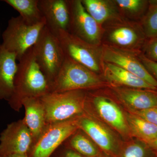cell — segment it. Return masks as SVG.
<instances>
[{"label": "cell", "mask_w": 157, "mask_h": 157, "mask_svg": "<svg viewBox=\"0 0 157 157\" xmlns=\"http://www.w3.org/2000/svg\"><path fill=\"white\" fill-rule=\"evenodd\" d=\"M33 47L24 54L17 64L14 91L8 101L10 107L16 111H19L22 107L24 99L41 98L50 92L49 83L37 63Z\"/></svg>", "instance_id": "obj_1"}, {"label": "cell", "mask_w": 157, "mask_h": 157, "mask_svg": "<svg viewBox=\"0 0 157 157\" xmlns=\"http://www.w3.org/2000/svg\"><path fill=\"white\" fill-rule=\"evenodd\" d=\"M85 94L83 90L49 93L40 98L45 115L46 125L64 121L84 112Z\"/></svg>", "instance_id": "obj_2"}, {"label": "cell", "mask_w": 157, "mask_h": 157, "mask_svg": "<svg viewBox=\"0 0 157 157\" xmlns=\"http://www.w3.org/2000/svg\"><path fill=\"white\" fill-rule=\"evenodd\" d=\"M33 48L37 63L50 85L64 61L65 54L60 43L45 25Z\"/></svg>", "instance_id": "obj_3"}, {"label": "cell", "mask_w": 157, "mask_h": 157, "mask_svg": "<svg viewBox=\"0 0 157 157\" xmlns=\"http://www.w3.org/2000/svg\"><path fill=\"white\" fill-rule=\"evenodd\" d=\"M101 82L94 72L65 55L61 68L49 85V93L83 90L98 86Z\"/></svg>", "instance_id": "obj_4"}, {"label": "cell", "mask_w": 157, "mask_h": 157, "mask_svg": "<svg viewBox=\"0 0 157 157\" xmlns=\"http://www.w3.org/2000/svg\"><path fill=\"white\" fill-rule=\"evenodd\" d=\"M45 25V20L37 24L30 25L20 15L12 17L2 34V45L6 50L14 53L18 61L35 45Z\"/></svg>", "instance_id": "obj_5"}, {"label": "cell", "mask_w": 157, "mask_h": 157, "mask_svg": "<svg viewBox=\"0 0 157 157\" xmlns=\"http://www.w3.org/2000/svg\"><path fill=\"white\" fill-rule=\"evenodd\" d=\"M76 117L46 125L31 147L27 154L28 157H51L65 140L78 129Z\"/></svg>", "instance_id": "obj_6"}, {"label": "cell", "mask_w": 157, "mask_h": 157, "mask_svg": "<svg viewBox=\"0 0 157 157\" xmlns=\"http://www.w3.org/2000/svg\"><path fill=\"white\" fill-rule=\"evenodd\" d=\"M29 129L23 119L9 124L0 135V155L27 154L33 144Z\"/></svg>", "instance_id": "obj_7"}, {"label": "cell", "mask_w": 157, "mask_h": 157, "mask_svg": "<svg viewBox=\"0 0 157 157\" xmlns=\"http://www.w3.org/2000/svg\"><path fill=\"white\" fill-rule=\"evenodd\" d=\"M67 2L70 14L69 26L72 25L78 38L85 42H98L100 35L98 23L86 10L82 1Z\"/></svg>", "instance_id": "obj_8"}, {"label": "cell", "mask_w": 157, "mask_h": 157, "mask_svg": "<svg viewBox=\"0 0 157 157\" xmlns=\"http://www.w3.org/2000/svg\"><path fill=\"white\" fill-rule=\"evenodd\" d=\"M66 56L92 72H98L99 66L91 50L67 31L60 30L55 33Z\"/></svg>", "instance_id": "obj_9"}, {"label": "cell", "mask_w": 157, "mask_h": 157, "mask_svg": "<svg viewBox=\"0 0 157 157\" xmlns=\"http://www.w3.org/2000/svg\"><path fill=\"white\" fill-rule=\"evenodd\" d=\"M39 7L46 21V26L54 34L67 31L70 14L67 1L39 0Z\"/></svg>", "instance_id": "obj_10"}, {"label": "cell", "mask_w": 157, "mask_h": 157, "mask_svg": "<svg viewBox=\"0 0 157 157\" xmlns=\"http://www.w3.org/2000/svg\"><path fill=\"white\" fill-rule=\"evenodd\" d=\"M103 57L107 63L123 68L157 88L156 79L149 73L141 62L130 55L119 50L107 48L104 50Z\"/></svg>", "instance_id": "obj_11"}, {"label": "cell", "mask_w": 157, "mask_h": 157, "mask_svg": "<svg viewBox=\"0 0 157 157\" xmlns=\"http://www.w3.org/2000/svg\"><path fill=\"white\" fill-rule=\"evenodd\" d=\"M76 123L78 129L83 131L102 149L107 151L113 150L115 139L104 126L84 113L76 117Z\"/></svg>", "instance_id": "obj_12"}, {"label": "cell", "mask_w": 157, "mask_h": 157, "mask_svg": "<svg viewBox=\"0 0 157 157\" xmlns=\"http://www.w3.org/2000/svg\"><path fill=\"white\" fill-rule=\"evenodd\" d=\"M16 56L0 43V99L9 101L13 94L17 70Z\"/></svg>", "instance_id": "obj_13"}, {"label": "cell", "mask_w": 157, "mask_h": 157, "mask_svg": "<svg viewBox=\"0 0 157 157\" xmlns=\"http://www.w3.org/2000/svg\"><path fill=\"white\" fill-rule=\"evenodd\" d=\"M93 104L97 112L107 123L123 135H127L128 126L122 111L109 99L102 97L94 98Z\"/></svg>", "instance_id": "obj_14"}, {"label": "cell", "mask_w": 157, "mask_h": 157, "mask_svg": "<svg viewBox=\"0 0 157 157\" xmlns=\"http://www.w3.org/2000/svg\"><path fill=\"white\" fill-rule=\"evenodd\" d=\"M22 107L25 109L23 118L33 139V143L46 126L45 110L40 98H30L24 99Z\"/></svg>", "instance_id": "obj_15"}, {"label": "cell", "mask_w": 157, "mask_h": 157, "mask_svg": "<svg viewBox=\"0 0 157 157\" xmlns=\"http://www.w3.org/2000/svg\"><path fill=\"white\" fill-rule=\"evenodd\" d=\"M119 98L135 111L157 107V95L152 92L128 88L116 90Z\"/></svg>", "instance_id": "obj_16"}, {"label": "cell", "mask_w": 157, "mask_h": 157, "mask_svg": "<svg viewBox=\"0 0 157 157\" xmlns=\"http://www.w3.org/2000/svg\"><path fill=\"white\" fill-rule=\"evenodd\" d=\"M105 75L111 82L137 89L155 90L157 88L151 85L142 78L135 76L116 65L107 63L105 64Z\"/></svg>", "instance_id": "obj_17"}, {"label": "cell", "mask_w": 157, "mask_h": 157, "mask_svg": "<svg viewBox=\"0 0 157 157\" xmlns=\"http://www.w3.org/2000/svg\"><path fill=\"white\" fill-rule=\"evenodd\" d=\"M5 2L18 11L28 24L34 25L45 20L39 7V0H5Z\"/></svg>", "instance_id": "obj_18"}, {"label": "cell", "mask_w": 157, "mask_h": 157, "mask_svg": "<svg viewBox=\"0 0 157 157\" xmlns=\"http://www.w3.org/2000/svg\"><path fill=\"white\" fill-rule=\"evenodd\" d=\"M128 126L134 135L151 143L157 138V126L138 116L128 114L126 118Z\"/></svg>", "instance_id": "obj_19"}, {"label": "cell", "mask_w": 157, "mask_h": 157, "mask_svg": "<svg viewBox=\"0 0 157 157\" xmlns=\"http://www.w3.org/2000/svg\"><path fill=\"white\" fill-rule=\"evenodd\" d=\"M67 140H69L67 148L83 157H95L98 155V150L90 138L84 132H79L78 129Z\"/></svg>", "instance_id": "obj_20"}, {"label": "cell", "mask_w": 157, "mask_h": 157, "mask_svg": "<svg viewBox=\"0 0 157 157\" xmlns=\"http://www.w3.org/2000/svg\"><path fill=\"white\" fill-rule=\"evenodd\" d=\"M82 2L86 11L98 24L106 21L112 15V10L105 1L83 0Z\"/></svg>", "instance_id": "obj_21"}, {"label": "cell", "mask_w": 157, "mask_h": 157, "mask_svg": "<svg viewBox=\"0 0 157 157\" xmlns=\"http://www.w3.org/2000/svg\"><path fill=\"white\" fill-rule=\"evenodd\" d=\"M110 38L113 42L123 46H128L135 43L138 37L135 31L127 27L120 28L111 34Z\"/></svg>", "instance_id": "obj_22"}, {"label": "cell", "mask_w": 157, "mask_h": 157, "mask_svg": "<svg viewBox=\"0 0 157 157\" xmlns=\"http://www.w3.org/2000/svg\"><path fill=\"white\" fill-rule=\"evenodd\" d=\"M154 6L144 24L145 36L150 39L157 37V3Z\"/></svg>", "instance_id": "obj_23"}, {"label": "cell", "mask_w": 157, "mask_h": 157, "mask_svg": "<svg viewBox=\"0 0 157 157\" xmlns=\"http://www.w3.org/2000/svg\"><path fill=\"white\" fill-rule=\"evenodd\" d=\"M116 2L123 9L130 11L137 12L143 9L146 2L141 0H117Z\"/></svg>", "instance_id": "obj_24"}, {"label": "cell", "mask_w": 157, "mask_h": 157, "mask_svg": "<svg viewBox=\"0 0 157 157\" xmlns=\"http://www.w3.org/2000/svg\"><path fill=\"white\" fill-rule=\"evenodd\" d=\"M134 113L157 126V107L135 111Z\"/></svg>", "instance_id": "obj_25"}, {"label": "cell", "mask_w": 157, "mask_h": 157, "mask_svg": "<svg viewBox=\"0 0 157 157\" xmlns=\"http://www.w3.org/2000/svg\"><path fill=\"white\" fill-rule=\"evenodd\" d=\"M145 155L144 147L138 144H134L127 147L123 157H144Z\"/></svg>", "instance_id": "obj_26"}, {"label": "cell", "mask_w": 157, "mask_h": 157, "mask_svg": "<svg viewBox=\"0 0 157 157\" xmlns=\"http://www.w3.org/2000/svg\"><path fill=\"white\" fill-rule=\"evenodd\" d=\"M152 39L146 46L144 56L149 59L157 62V37Z\"/></svg>", "instance_id": "obj_27"}, {"label": "cell", "mask_w": 157, "mask_h": 157, "mask_svg": "<svg viewBox=\"0 0 157 157\" xmlns=\"http://www.w3.org/2000/svg\"><path fill=\"white\" fill-rule=\"evenodd\" d=\"M140 59L147 71L157 80V62L149 59L144 55L140 57Z\"/></svg>", "instance_id": "obj_28"}, {"label": "cell", "mask_w": 157, "mask_h": 157, "mask_svg": "<svg viewBox=\"0 0 157 157\" xmlns=\"http://www.w3.org/2000/svg\"><path fill=\"white\" fill-rule=\"evenodd\" d=\"M51 157H84L76 152L67 148H62L61 145L54 152Z\"/></svg>", "instance_id": "obj_29"}, {"label": "cell", "mask_w": 157, "mask_h": 157, "mask_svg": "<svg viewBox=\"0 0 157 157\" xmlns=\"http://www.w3.org/2000/svg\"><path fill=\"white\" fill-rule=\"evenodd\" d=\"M2 157H29L27 154H16L8 155Z\"/></svg>", "instance_id": "obj_30"}, {"label": "cell", "mask_w": 157, "mask_h": 157, "mask_svg": "<svg viewBox=\"0 0 157 157\" xmlns=\"http://www.w3.org/2000/svg\"><path fill=\"white\" fill-rule=\"evenodd\" d=\"M151 144L153 146L157 148V138L155 139L154 140H153L152 142H151Z\"/></svg>", "instance_id": "obj_31"}, {"label": "cell", "mask_w": 157, "mask_h": 157, "mask_svg": "<svg viewBox=\"0 0 157 157\" xmlns=\"http://www.w3.org/2000/svg\"><path fill=\"white\" fill-rule=\"evenodd\" d=\"M0 157H1V155H0Z\"/></svg>", "instance_id": "obj_32"}]
</instances>
